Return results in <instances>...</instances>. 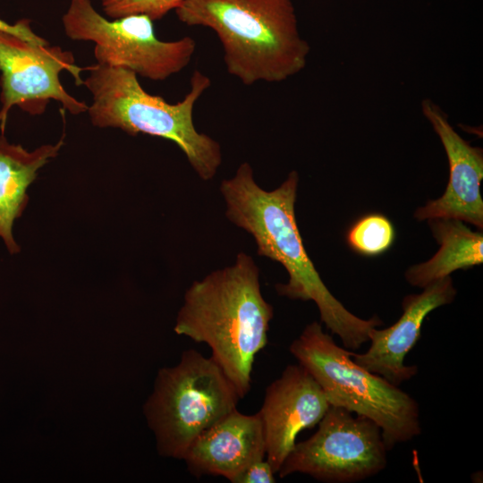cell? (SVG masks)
Masks as SVG:
<instances>
[{"instance_id": "7a4b0ae2", "label": "cell", "mask_w": 483, "mask_h": 483, "mask_svg": "<svg viewBox=\"0 0 483 483\" xmlns=\"http://www.w3.org/2000/svg\"><path fill=\"white\" fill-rule=\"evenodd\" d=\"M273 315L261 293L258 266L241 252L232 266L191 284L174 330L207 343L210 358L243 398L250 389L256 355L267 343Z\"/></svg>"}, {"instance_id": "7c38bea8", "label": "cell", "mask_w": 483, "mask_h": 483, "mask_svg": "<svg viewBox=\"0 0 483 483\" xmlns=\"http://www.w3.org/2000/svg\"><path fill=\"white\" fill-rule=\"evenodd\" d=\"M456 293L449 275L430 283L420 293L405 296L400 318L386 328H371L369 347L363 353L352 352L353 360L396 386L411 379L418 367L405 365L404 358L419 339L424 319L432 310L451 303Z\"/></svg>"}, {"instance_id": "5b68a950", "label": "cell", "mask_w": 483, "mask_h": 483, "mask_svg": "<svg viewBox=\"0 0 483 483\" xmlns=\"http://www.w3.org/2000/svg\"><path fill=\"white\" fill-rule=\"evenodd\" d=\"M290 352L321 386L332 406L369 418L381 428L387 451L421 434L418 402L408 393L358 365L314 321L292 342Z\"/></svg>"}, {"instance_id": "2e32d148", "label": "cell", "mask_w": 483, "mask_h": 483, "mask_svg": "<svg viewBox=\"0 0 483 483\" xmlns=\"http://www.w3.org/2000/svg\"><path fill=\"white\" fill-rule=\"evenodd\" d=\"M391 221L382 214L371 213L359 218L348 230L346 241L355 252L367 257L383 254L394 242Z\"/></svg>"}, {"instance_id": "e0dca14e", "label": "cell", "mask_w": 483, "mask_h": 483, "mask_svg": "<svg viewBox=\"0 0 483 483\" xmlns=\"http://www.w3.org/2000/svg\"><path fill=\"white\" fill-rule=\"evenodd\" d=\"M184 0H101V6L111 19L144 14L152 21L160 20L175 10Z\"/></svg>"}, {"instance_id": "ba28073f", "label": "cell", "mask_w": 483, "mask_h": 483, "mask_svg": "<svg viewBox=\"0 0 483 483\" xmlns=\"http://www.w3.org/2000/svg\"><path fill=\"white\" fill-rule=\"evenodd\" d=\"M317 431L296 443L278 470L280 478L307 474L326 483H352L381 472L387 449L380 427L368 417L332 406Z\"/></svg>"}, {"instance_id": "ac0fdd59", "label": "cell", "mask_w": 483, "mask_h": 483, "mask_svg": "<svg viewBox=\"0 0 483 483\" xmlns=\"http://www.w3.org/2000/svg\"><path fill=\"white\" fill-rule=\"evenodd\" d=\"M275 472L266 458L250 464L233 483H274Z\"/></svg>"}, {"instance_id": "4fadbf2b", "label": "cell", "mask_w": 483, "mask_h": 483, "mask_svg": "<svg viewBox=\"0 0 483 483\" xmlns=\"http://www.w3.org/2000/svg\"><path fill=\"white\" fill-rule=\"evenodd\" d=\"M266 458L265 437L258 412L235 409L201 433L182 460L191 474L222 476L233 483L252 462Z\"/></svg>"}, {"instance_id": "30bf717a", "label": "cell", "mask_w": 483, "mask_h": 483, "mask_svg": "<svg viewBox=\"0 0 483 483\" xmlns=\"http://www.w3.org/2000/svg\"><path fill=\"white\" fill-rule=\"evenodd\" d=\"M329 407L321 386L299 363L288 365L267 387L258 414L266 459L275 473L294 447L298 434L318 425Z\"/></svg>"}, {"instance_id": "52a82bcc", "label": "cell", "mask_w": 483, "mask_h": 483, "mask_svg": "<svg viewBox=\"0 0 483 483\" xmlns=\"http://www.w3.org/2000/svg\"><path fill=\"white\" fill-rule=\"evenodd\" d=\"M144 14L111 21L101 15L91 0H70L62 17L64 32L72 40L95 43L97 64L130 70L141 77L164 80L191 62L196 42L191 37L163 41Z\"/></svg>"}, {"instance_id": "9c48e42d", "label": "cell", "mask_w": 483, "mask_h": 483, "mask_svg": "<svg viewBox=\"0 0 483 483\" xmlns=\"http://www.w3.org/2000/svg\"><path fill=\"white\" fill-rule=\"evenodd\" d=\"M85 70L75 64L70 51L58 46L36 45L0 30L1 131H4L9 110L14 106L39 114L50 100H55L72 114L86 112L87 104L71 96L59 78L61 72L66 71L76 85H81L80 72Z\"/></svg>"}, {"instance_id": "3957f363", "label": "cell", "mask_w": 483, "mask_h": 483, "mask_svg": "<svg viewBox=\"0 0 483 483\" xmlns=\"http://www.w3.org/2000/svg\"><path fill=\"white\" fill-rule=\"evenodd\" d=\"M174 12L216 34L227 72L246 86L281 82L306 66L310 47L292 0H184Z\"/></svg>"}, {"instance_id": "8992f818", "label": "cell", "mask_w": 483, "mask_h": 483, "mask_svg": "<svg viewBox=\"0 0 483 483\" xmlns=\"http://www.w3.org/2000/svg\"><path fill=\"white\" fill-rule=\"evenodd\" d=\"M240 396L221 368L196 350L161 369L144 405L158 453L182 460L194 440L236 409Z\"/></svg>"}, {"instance_id": "d6986e66", "label": "cell", "mask_w": 483, "mask_h": 483, "mask_svg": "<svg viewBox=\"0 0 483 483\" xmlns=\"http://www.w3.org/2000/svg\"><path fill=\"white\" fill-rule=\"evenodd\" d=\"M0 30L12 33L36 45H48L45 38L34 33L30 28V21L28 19H21L14 24H10L0 19Z\"/></svg>"}, {"instance_id": "6da1fadb", "label": "cell", "mask_w": 483, "mask_h": 483, "mask_svg": "<svg viewBox=\"0 0 483 483\" xmlns=\"http://www.w3.org/2000/svg\"><path fill=\"white\" fill-rule=\"evenodd\" d=\"M299 174L292 171L273 191L258 186L251 165L242 163L235 174L225 179L220 191L229 221L245 230L255 240L258 254L284 266L289 275L286 284H275L281 296L316 303L321 322L336 335L344 348L355 351L369 340V331L382 326L374 316L363 319L350 312L327 289L303 245L294 205Z\"/></svg>"}, {"instance_id": "9a60e30c", "label": "cell", "mask_w": 483, "mask_h": 483, "mask_svg": "<svg viewBox=\"0 0 483 483\" xmlns=\"http://www.w3.org/2000/svg\"><path fill=\"white\" fill-rule=\"evenodd\" d=\"M428 225L440 248L429 260L413 265L406 271L410 284L424 288L455 270L482 264V233L474 232L462 221L453 218L429 219Z\"/></svg>"}, {"instance_id": "277c9868", "label": "cell", "mask_w": 483, "mask_h": 483, "mask_svg": "<svg viewBox=\"0 0 483 483\" xmlns=\"http://www.w3.org/2000/svg\"><path fill=\"white\" fill-rule=\"evenodd\" d=\"M86 71L89 75L82 84L92 94L93 102L87 111L94 126L171 140L183 152L200 179L215 177L222 164L220 144L199 132L193 123L195 104L211 86L208 75L195 70L189 92L181 101L171 104L145 91L138 75L130 70L96 64Z\"/></svg>"}, {"instance_id": "5bb4252c", "label": "cell", "mask_w": 483, "mask_h": 483, "mask_svg": "<svg viewBox=\"0 0 483 483\" xmlns=\"http://www.w3.org/2000/svg\"><path fill=\"white\" fill-rule=\"evenodd\" d=\"M64 139V134L55 144H45L29 151L20 144L10 143L4 134L0 136V239L10 254L21 250L13 227L29 202L28 188L38 172L58 155Z\"/></svg>"}, {"instance_id": "8fae6325", "label": "cell", "mask_w": 483, "mask_h": 483, "mask_svg": "<svg viewBox=\"0 0 483 483\" xmlns=\"http://www.w3.org/2000/svg\"><path fill=\"white\" fill-rule=\"evenodd\" d=\"M421 111L439 137L449 163V181L444 194L419 208V220L453 218L483 228V149L473 147L453 129L446 113L430 98L421 102Z\"/></svg>"}]
</instances>
